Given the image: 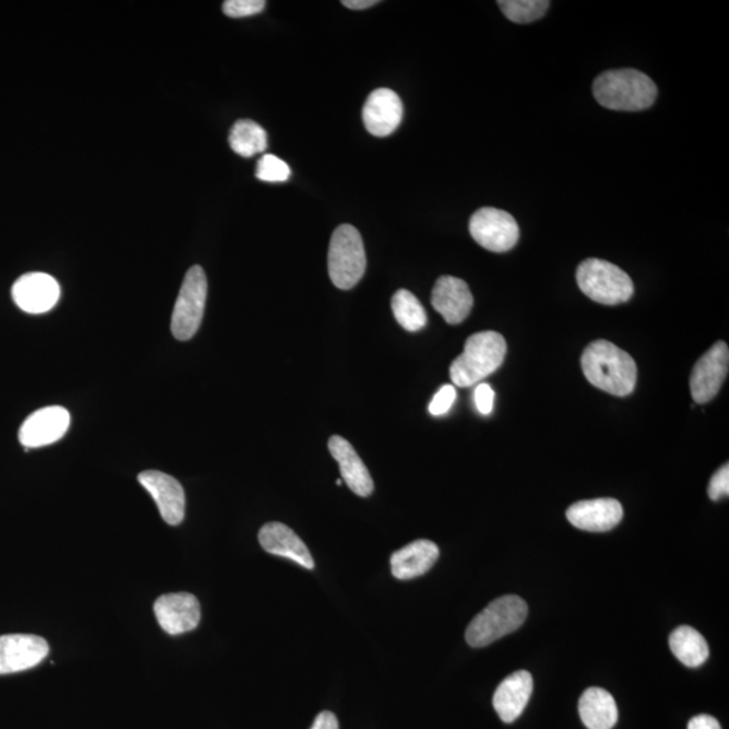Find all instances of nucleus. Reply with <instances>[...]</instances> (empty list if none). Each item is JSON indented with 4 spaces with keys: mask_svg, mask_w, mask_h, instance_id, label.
<instances>
[{
    "mask_svg": "<svg viewBox=\"0 0 729 729\" xmlns=\"http://www.w3.org/2000/svg\"><path fill=\"white\" fill-rule=\"evenodd\" d=\"M581 367L590 385L619 398L631 395L637 386L638 369L633 358L605 339L583 350Z\"/></svg>",
    "mask_w": 729,
    "mask_h": 729,
    "instance_id": "obj_1",
    "label": "nucleus"
},
{
    "mask_svg": "<svg viewBox=\"0 0 729 729\" xmlns=\"http://www.w3.org/2000/svg\"><path fill=\"white\" fill-rule=\"evenodd\" d=\"M593 96L609 110L642 111L656 102L658 90L653 81L637 69H616L595 80Z\"/></svg>",
    "mask_w": 729,
    "mask_h": 729,
    "instance_id": "obj_2",
    "label": "nucleus"
},
{
    "mask_svg": "<svg viewBox=\"0 0 729 729\" xmlns=\"http://www.w3.org/2000/svg\"><path fill=\"white\" fill-rule=\"evenodd\" d=\"M506 354L507 342L499 332H477L468 338L463 353L451 363L452 385L461 388L479 385L501 367Z\"/></svg>",
    "mask_w": 729,
    "mask_h": 729,
    "instance_id": "obj_3",
    "label": "nucleus"
},
{
    "mask_svg": "<svg viewBox=\"0 0 729 729\" xmlns=\"http://www.w3.org/2000/svg\"><path fill=\"white\" fill-rule=\"evenodd\" d=\"M528 615L526 601L519 596H502L490 602L468 627L467 642L476 649L487 647L523 626Z\"/></svg>",
    "mask_w": 729,
    "mask_h": 729,
    "instance_id": "obj_4",
    "label": "nucleus"
},
{
    "mask_svg": "<svg viewBox=\"0 0 729 729\" xmlns=\"http://www.w3.org/2000/svg\"><path fill=\"white\" fill-rule=\"evenodd\" d=\"M581 291L596 303L616 306L626 303L633 294V282L623 269L613 263L589 259L577 269Z\"/></svg>",
    "mask_w": 729,
    "mask_h": 729,
    "instance_id": "obj_5",
    "label": "nucleus"
},
{
    "mask_svg": "<svg viewBox=\"0 0 729 729\" xmlns=\"http://www.w3.org/2000/svg\"><path fill=\"white\" fill-rule=\"evenodd\" d=\"M367 270V254L360 231L354 226L342 224L332 232L329 249V274L343 291L354 288Z\"/></svg>",
    "mask_w": 729,
    "mask_h": 729,
    "instance_id": "obj_6",
    "label": "nucleus"
},
{
    "mask_svg": "<svg viewBox=\"0 0 729 729\" xmlns=\"http://www.w3.org/2000/svg\"><path fill=\"white\" fill-rule=\"evenodd\" d=\"M206 273L202 267L188 270L172 313V334L179 341H188L197 334L204 316L207 299Z\"/></svg>",
    "mask_w": 729,
    "mask_h": 729,
    "instance_id": "obj_7",
    "label": "nucleus"
},
{
    "mask_svg": "<svg viewBox=\"0 0 729 729\" xmlns=\"http://www.w3.org/2000/svg\"><path fill=\"white\" fill-rule=\"evenodd\" d=\"M469 230L473 240L493 253H506L519 241V226L511 213L486 207L470 218Z\"/></svg>",
    "mask_w": 729,
    "mask_h": 729,
    "instance_id": "obj_8",
    "label": "nucleus"
},
{
    "mask_svg": "<svg viewBox=\"0 0 729 729\" xmlns=\"http://www.w3.org/2000/svg\"><path fill=\"white\" fill-rule=\"evenodd\" d=\"M729 369V350L719 341L695 364L690 375V392L697 405H706L719 393Z\"/></svg>",
    "mask_w": 729,
    "mask_h": 729,
    "instance_id": "obj_9",
    "label": "nucleus"
},
{
    "mask_svg": "<svg viewBox=\"0 0 729 729\" xmlns=\"http://www.w3.org/2000/svg\"><path fill=\"white\" fill-rule=\"evenodd\" d=\"M49 645L37 635L10 633L0 637V676L34 668L48 657Z\"/></svg>",
    "mask_w": 729,
    "mask_h": 729,
    "instance_id": "obj_10",
    "label": "nucleus"
},
{
    "mask_svg": "<svg viewBox=\"0 0 729 729\" xmlns=\"http://www.w3.org/2000/svg\"><path fill=\"white\" fill-rule=\"evenodd\" d=\"M69 423H71V415L66 408L59 406L41 408L24 420L18 438L27 449L42 448L64 437Z\"/></svg>",
    "mask_w": 729,
    "mask_h": 729,
    "instance_id": "obj_11",
    "label": "nucleus"
},
{
    "mask_svg": "<svg viewBox=\"0 0 729 729\" xmlns=\"http://www.w3.org/2000/svg\"><path fill=\"white\" fill-rule=\"evenodd\" d=\"M138 481L152 495L168 525L179 526L184 520L186 493L178 480L159 470H147L138 476Z\"/></svg>",
    "mask_w": 729,
    "mask_h": 729,
    "instance_id": "obj_12",
    "label": "nucleus"
},
{
    "mask_svg": "<svg viewBox=\"0 0 729 729\" xmlns=\"http://www.w3.org/2000/svg\"><path fill=\"white\" fill-rule=\"evenodd\" d=\"M154 615L162 630L181 635L194 630L200 623V605L191 593H168L154 602Z\"/></svg>",
    "mask_w": 729,
    "mask_h": 729,
    "instance_id": "obj_13",
    "label": "nucleus"
},
{
    "mask_svg": "<svg viewBox=\"0 0 729 729\" xmlns=\"http://www.w3.org/2000/svg\"><path fill=\"white\" fill-rule=\"evenodd\" d=\"M12 299L22 311L43 313L58 304L61 289L59 282L47 273H27L12 286Z\"/></svg>",
    "mask_w": 729,
    "mask_h": 729,
    "instance_id": "obj_14",
    "label": "nucleus"
},
{
    "mask_svg": "<svg viewBox=\"0 0 729 729\" xmlns=\"http://www.w3.org/2000/svg\"><path fill=\"white\" fill-rule=\"evenodd\" d=\"M364 128L376 137H388L399 128L403 119V103L392 90L379 88L364 102L362 110Z\"/></svg>",
    "mask_w": 729,
    "mask_h": 729,
    "instance_id": "obj_15",
    "label": "nucleus"
},
{
    "mask_svg": "<svg viewBox=\"0 0 729 729\" xmlns=\"http://www.w3.org/2000/svg\"><path fill=\"white\" fill-rule=\"evenodd\" d=\"M431 304L449 324H460L470 316L475 299L469 286L452 276H442L433 286Z\"/></svg>",
    "mask_w": 729,
    "mask_h": 729,
    "instance_id": "obj_16",
    "label": "nucleus"
},
{
    "mask_svg": "<svg viewBox=\"0 0 729 729\" xmlns=\"http://www.w3.org/2000/svg\"><path fill=\"white\" fill-rule=\"evenodd\" d=\"M623 507L615 499L578 501L570 506L567 518L578 530L611 531L623 519Z\"/></svg>",
    "mask_w": 729,
    "mask_h": 729,
    "instance_id": "obj_17",
    "label": "nucleus"
},
{
    "mask_svg": "<svg viewBox=\"0 0 729 729\" xmlns=\"http://www.w3.org/2000/svg\"><path fill=\"white\" fill-rule=\"evenodd\" d=\"M260 545L269 555L282 557L300 565L308 570L316 567L310 550L297 533L286 525L268 523L259 533Z\"/></svg>",
    "mask_w": 729,
    "mask_h": 729,
    "instance_id": "obj_18",
    "label": "nucleus"
},
{
    "mask_svg": "<svg viewBox=\"0 0 729 729\" xmlns=\"http://www.w3.org/2000/svg\"><path fill=\"white\" fill-rule=\"evenodd\" d=\"M532 689V676L526 670H519L507 677L493 696V707L499 718L507 725L519 719L531 699Z\"/></svg>",
    "mask_w": 729,
    "mask_h": 729,
    "instance_id": "obj_19",
    "label": "nucleus"
},
{
    "mask_svg": "<svg viewBox=\"0 0 729 729\" xmlns=\"http://www.w3.org/2000/svg\"><path fill=\"white\" fill-rule=\"evenodd\" d=\"M330 455L336 458L341 469L342 481L348 486L351 492L360 498H368L372 495L375 483L369 470L364 467L360 456L350 442L342 437H331L329 441Z\"/></svg>",
    "mask_w": 729,
    "mask_h": 729,
    "instance_id": "obj_20",
    "label": "nucleus"
},
{
    "mask_svg": "<svg viewBox=\"0 0 729 729\" xmlns=\"http://www.w3.org/2000/svg\"><path fill=\"white\" fill-rule=\"evenodd\" d=\"M439 558V547L431 540L419 539L393 552L391 568L398 580H412L429 571Z\"/></svg>",
    "mask_w": 729,
    "mask_h": 729,
    "instance_id": "obj_21",
    "label": "nucleus"
},
{
    "mask_svg": "<svg viewBox=\"0 0 729 729\" xmlns=\"http://www.w3.org/2000/svg\"><path fill=\"white\" fill-rule=\"evenodd\" d=\"M578 712L588 729H612L618 722V706L609 691L589 688L583 691Z\"/></svg>",
    "mask_w": 729,
    "mask_h": 729,
    "instance_id": "obj_22",
    "label": "nucleus"
},
{
    "mask_svg": "<svg viewBox=\"0 0 729 729\" xmlns=\"http://www.w3.org/2000/svg\"><path fill=\"white\" fill-rule=\"evenodd\" d=\"M669 646L678 661L690 669L700 668L709 657V646L706 638L689 626L676 628L670 635Z\"/></svg>",
    "mask_w": 729,
    "mask_h": 729,
    "instance_id": "obj_23",
    "label": "nucleus"
},
{
    "mask_svg": "<svg viewBox=\"0 0 729 729\" xmlns=\"http://www.w3.org/2000/svg\"><path fill=\"white\" fill-rule=\"evenodd\" d=\"M229 142L237 154L249 159V157L266 152L268 134L259 123L250 121V119H241L232 126Z\"/></svg>",
    "mask_w": 729,
    "mask_h": 729,
    "instance_id": "obj_24",
    "label": "nucleus"
},
{
    "mask_svg": "<svg viewBox=\"0 0 729 729\" xmlns=\"http://www.w3.org/2000/svg\"><path fill=\"white\" fill-rule=\"evenodd\" d=\"M395 319L407 331L422 330L427 324V313L419 299L407 289H399L392 298Z\"/></svg>",
    "mask_w": 729,
    "mask_h": 729,
    "instance_id": "obj_25",
    "label": "nucleus"
},
{
    "mask_svg": "<svg viewBox=\"0 0 729 729\" xmlns=\"http://www.w3.org/2000/svg\"><path fill=\"white\" fill-rule=\"evenodd\" d=\"M498 4L508 20L515 23L536 22L550 8L547 0H500Z\"/></svg>",
    "mask_w": 729,
    "mask_h": 729,
    "instance_id": "obj_26",
    "label": "nucleus"
},
{
    "mask_svg": "<svg viewBox=\"0 0 729 729\" xmlns=\"http://www.w3.org/2000/svg\"><path fill=\"white\" fill-rule=\"evenodd\" d=\"M256 176L261 181L284 182L291 176V168H289L286 161L279 159L278 156L266 154L257 163Z\"/></svg>",
    "mask_w": 729,
    "mask_h": 729,
    "instance_id": "obj_27",
    "label": "nucleus"
},
{
    "mask_svg": "<svg viewBox=\"0 0 729 729\" xmlns=\"http://www.w3.org/2000/svg\"><path fill=\"white\" fill-rule=\"evenodd\" d=\"M266 6L263 0H226L223 12L230 18H243L260 14Z\"/></svg>",
    "mask_w": 729,
    "mask_h": 729,
    "instance_id": "obj_28",
    "label": "nucleus"
},
{
    "mask_svg": "<svg viewBox=\"0 0 729 729\" xmlns=\"http://www.w3.org/2000/svg\"><path fill=\"white\" fill-rule=\"evenodd\" d=\"M457 399V391L455 386H443L429 406V411L432 417H442V415L448 413L451 410L452 405Z\"/></svg>",
    "mask_w": 729,
    "mask_h": 729,
    "instance_id": "obj_29",
    "label": "nucleus"
},
{
    "mask_svg": "<svg viewBox=\"0 0 729 729\" xmlns=\"http://www.w3.org/2000/svg\"><path fill=\"white\" fill-rule=\"evenodd\" d=\"M708 495L710 500L718 501L729 495V467H722L712 479H710Z\"/></svg>",
    "mask_w": 729,
    "mask_h": 729,
    "instance_id": "obj_30",
    "label": "nucleus"
},
{
    "mask_svg": "<svg viewBox=\"0 0 729 729\" xmlns=\"http://www.w3.org/2000/svg\"><path fill=\"white\" fill-rule=\"evenodd\" d=\"M475 403L477 410L482 415H489L493 411L495 391L489 385H486V382L477 386L475 391Z\"/></svg>",
    "mask_w": 729,
    "mask_h": 729,
    "instance_id": "obj_31",
    "label": "nucleus"
},
{
    "mask_svg": "<svg viewBox=\"0 0 729 729\" xmlns=\"http://www.w3.org/2000/svg\"><path fill=\"white\" fill-rule=\"evenodd\" d=\"M688 729H721V727L712 716L699 715L689 721Z\"/></svg>",
    "mask_w": 729,
    "mask_h": 729,
    "instance_id": "obj_32",
    "label": "nucleus"
},
{
    "mask_svg": "<svg viewBox=\"0 0 729 729\" xmlns=\"http://www.w3.org/2000/svg\"><path fill=\"white\" fill-rule=\"evenodd\" d=\"M311 729H339L336 715L327 712V710H324V712H320L317 716L316 721H313Z\"/></svg>",
    "mask_w": 729,
    "mask_h": 729,
    "instance_id": "obj_33",
    "label": "nucleus"
},
{
    "mask_svg": "<svg viewBox=\"0 0 729 729\" xmlns=\"http://www.w3.org/2000/svg\"><path fill=\"white\" fill-rule=\"evenodd\" d=\"M342 4L350 10H364L379 4V2L377 0H343Z\"/></svg>",
    "mask_w": 729,
    "mask_h": 729,
    "instance_id": "obj_34",
    "label": "nucleus"
},
{
    "mask_svg": "<svg viewBox=\"0 0 729 729\" xmlns=\"http://www.w3.org/2000/svg\"><path fill=\"white\" fill-rule=\"evenodd\" d=\"M342 482H343L342 479L337 480V486H338V487H341V486H342Z\"/></svg>",
    "mask_w": 729,
    "mask_h": 729,
    "instance_id": "obj_35",
    "label": "nucleus"
}]
</instances>
